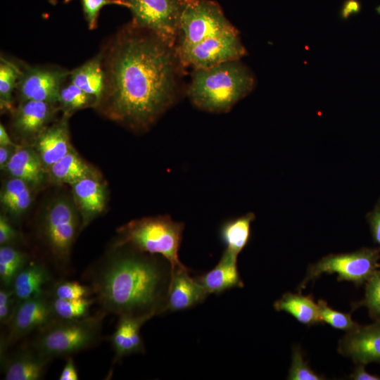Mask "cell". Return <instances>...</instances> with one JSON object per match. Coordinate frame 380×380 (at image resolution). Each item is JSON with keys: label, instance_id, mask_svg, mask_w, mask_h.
Wrapping results in <instances>:
<instances>
[{"label": "cell", "instance_id": "39", "mask_svg": "<svg viewBox=\"0 0 380 380\" xmlns=\"http://www.w3.org/2000/svg\"><path fill=\"white\" fill-rule=\"evenodd\" d=\"M371 232L374 241L379 245L380 250V198L374 210L367 215Z\"/></svg>", "mask_w": 380, "mask_h": 380}, {"label": "cell", "instance_id": "12", "mask_svg": "<svg viewBox=\"0 0 380 380\" xmlns=\"http://www.w3.org/2000/svg\"><path fill=\"white\" fill-rule=\"evenodd\" d=\"M70 71L55 66L24 65L16 87L19 103L39 101L58 103V96Z\"/></svg>", "mask_w": 380, "mask_h": 380}, {"label": "cell", "instance_id": "8", "mask_svg": "<svg viewBox=\"0 0 380 380\" xmlns=\"http://www.w3.org/2000/svg\"><path fill=\"white\" fill-rule=\"evenodd\" d=\"M380 250L363 248L355 251L327 255L308 267L305 277L298 289H303L311 280L324 273L338 275V281H351L357 285L367 281L379 269Z\"/></svg>", "mask_w": 380, "mask_h": 380}, {"label": "cell", "instance_id": "2", "mask_svg": "<svg viewBox=\"0 0 380 380\" xmlns=\"http://www.w3.org/2000/svg\"><path fill=\"white\" fill-rule=\"evenodd\" d=\"M85 277L106 313L152 318L166 312L172 267L160 255L113 246Z\"/></svg>", "mask_w": 380, "mask_h": 380}, {"label": "cell", "instance_id": "41", "mask_svg": "<svg viewBox=\"0 0 380 380\" xmlns=\"http://www.w3.org/2000/svg\"><path fill=\"white\" fill-rule=\"evenodd\" d=\"M350 379L353 380H380V376L368 373L365 369V365H357Z\"/></svg>", "mask_w": 380, "mask_h": 380}, {"label": "cell", "instance_id": "5", "mask_svg": "<svg viewBox=\"0 0 380 380\" xmlns=\"http://www.w3.org/2000/svg\"><path fill=\"white\" fill-rule=\"evenodd\" d=\"M106 314L101 310L80 319H57L37 331L28 344L49 360L71 356L99 343Z\"/></svg>", "mask_w": 380, "mask_h": 380}, {"label": "cell", "instance_id": "6", "mask_svg": "<svg viewBox=\"0 0 380 380\" xmlns=\"http://www.w3.org/2000/svg\"><path fill=\"white\" fill-rule=\"evenodd\" d=\"M79 211L73 199L58 196L46 206L40 219L38 232L56 270L69 272L71 251L82 230Z\"/></svg>", "mask_w": 380, "mask_h": 380}, {"label": "cell", "instance_id": "31", "mask_svg": "<svg viewBox=\"0 0 380 380\" xmlns=\"http://www.w3.org/2000/svg\"><path fill=\"white\" fill-rule=\"evenodd\" d=\"M51 297V305L58 319H76L89 315L94 300L89 297L79 299H61Z\"/></svg>", "mask_w": 380, "mask_h": 380}, {"label": "cell", "instance_id": "34", "mask_svg": "<svg viewBox=\"0 0 380 380\" xmlns=\"http://www.w3.org/2000/svg\"><path fill=\"white\" fill-rule=\"evenodd\" d=\"M289 380H322V376L315 373L305 361L299 346L293 348L291 364L287 376Z\"/></svg>", "mask_w": 380, "mask_h": 380}, {"label": "cell", "instance_id": "21", "mask_svg": "<svg viewBox=\"0 0 380 380\" xmlns=\"http://www.w3.org/2000/svg\"><path fill=\"white\" fill-rule=\"evenodd\" d=\"M10 177L21 179L31 186L46 177L42 161L31 144H18L4 170Z\"/></svg>", "mask_w": 380, "mask_h": 380}, {"label": "cell", "instance_id": "32", "mask_svg": "<svg viewBox=\"0 0 380 380\" xmlns=\"http://www.w3.org/2000/svg\"><path fill=\"white\" fill-rule=\"evenodd\" d=\"M317 303L322 322H325L333 328L347 332L353 331L360 326L352 319L350 314L335 310L323 300H319Z\"/></svg>", "mask_w": 380, "mask_h": 380}, {"label": "cell", "instance_id": "22", "mask_svg": "<svg viewBox=\"0 0 380 380\" xmlns=\"http://www.w3.org/2000/svg\"><path fill=\"white\" fill-rule=\"evenodd\" d=\"M51 281V273L46 265L30 261L15 277L11 289L19 303L47 292L45 287Z\"/></svg>", "mask_w": 380, "mask_h": 380}, {"label": "cell", "instance_id": "27", "mask_svg": "<svg viewBox=\"0 0 380 380\" xmlns=\"http://www.w3.org/2000/svg\"><path fill=\"white\" fill-rule=\"evenodd\" d=\"M30 186L25 181L12 177L3 184L0 194L1 204L13 217H20L30 206L32 202Z\"/></svg>", "mask_w": 380, "mask_h": 380}, {"label": "cell", "instance_id": "38", "mask_svg": "<svg viewBox=\"0 0 380 380\" xmlns=\"http://www.w3.org/2000/svg\"><path fill=\"white\" fill-rule=\"evenodd\" d=\"M18 234L8 218L5 215L0 216V245L13 246L17 241Z\"/></svg>", "mask_w": 380, "mask_h": 380}, {"label": "cell", "instance_id": "45", "mask_svg": "<svg viewBox=\"0 0 380 380\" xmlns=\"http://www.w3.org/2000/svg\"><path fill=\"white\" fill-rule=\"evenodd\" d=\"M49 1L52 4H56V0H49Z\"/></svg>", "mask_w": 380, "mask_h": 380}, {"label": "cell", "instance_id": "44", "mask_svg": "<svg viewBox=\"0 0 380 380\" xmlns=\"http://www.w3.org/2000/svg\"><path fill=\"white\" fill-rule=\"evenodd\" d=\"M0 145L6 146H17L18 144H15L4 126L0 124Z\"/></svg>", "mask_w": 380, "mask_h": 380}, {"label": "cell", "instance_id": "15", "mask_svg": "<svg viewBox=\"0 0 380 380\" xmlns=\"http://www.w3.org/2000/svg\"><path fill=\"white\" fill-rule=\"evenodd\" d=\"M70 118L63 114L59 120L47 127L31 144L46 172L73 148L68 127Z\"/></svg>", "mask_w": 380, "mask_h": 380}, {"label": "cell", "instance_id": "43", "mask_svg": "<svg viewBox=\"0 0 380 380\" xmlns=\"http://www.w3.org/2000/svg\"><path fill=\"white\" fill-rule=\"evenodd\" d=\"M360 5L355 0L348 1L342 11V15L344 18H348L350 14L358 12Z\"/></svg>", "mask_w": 380, "mask_h": 380}, {"label": "cell", "instance_id": "17", "mask_svg": "<svg viewBox=\"0 0 380 380\" xmlns=\"http://www.w3.org/2000/svg\"><path fill=\"white\" fill-rule=\"evenodd\" d=\"M208 295L196 279L189 275L186 266L176 267L172 272L166 312L189 309L202 303Z\"/></svg>", "mask_w": 380, "mask_h": 380}, {"label": "cell", "instance_id": "3", "mask_svg": "<svg viewBox=\"0 0 380 380\" xmlns=\"http://www.w3.org/2000/svg\"><path fill=\"white\" fill-rule=\"evenodd\" d=\"M252 71L240 60L194 70L186 93L198 109L214 113L229 111L254 89Z\"/></svg>", "mask_w": 380, "mask_h": 380}, {"label": "cell", "instance_id": "16", "mask_svg": "<svg viewBox=\"0 0 380 380\" xmlns=\"http://www.w3.org/2000/svg\"><path fill=\"white\" fill-rule=\"evenodd\" d=\"M70 186L82 229L104 211L107 202L106 185L96 175L84 177Z\"/></svg>", "mask_w": 380, "mask_h": 380}, {"label": "cell", "instance_id": "28", "mask_svg": "<svg viewBox=\"0 0 380 380\" xmlns=\"http://www.w3.org/2000/svg\"><path fill=\"white\" fill-rule=\"evenodd\" d=\"M66 82L61 87L58 96V104L63 114L71 116L80 110L96 108L98 101L94 96L84 92L70 80L68 82Z\"/></svg>", "mask_w": 380, "mask_h": 380}, {"label": "cell", "instance_id": "25", "mask_svg": "<svg viewBox=\"0 0 380 380\" xmlns=\"http://www.w3.org/2000/svg\"><path fill=\"white\" fill-rule=\"evenodd\" d=\"M277 311H284L299 322L311 326L322 322L318 303L310 296L286 293L273 305Z\"/></svg>", "mask_w": 380, "mask_h": 380}, {"label": "cell", "instance_id": "29", "mask_svg": "<svg viewBox=\"0 0 380 380\" xmlns=\"http://www.w3.org/2000/svg\"><path fill=\"white\" fill-rule=\"evenodd\" d=\"M21 68L13 62L1 57L0 60V108L3 113H12L13 105V93L16 89Z\"/></svg>", "mask_w": 380, "mask_h": 380}, {"label": "cell", "instance_id": "11", "mask_svg": "<svg viewBox=\"0 0 380 380\" xmlns=\"http://www.w3.org/2000/svg\"><path fill=\"white\" fill-rule=\"evenodd\" d=\"M49 292L18 303L1 341V355L9 347L34 331H38L57 320Z\"/></svg>", "mask_w": 380, "mask_h": 380}, {"label": "cell", "instance_id": "42", "mask_svg": "<svg viewBox=\"0 0 380 380\" xmlns=\"http://www.w3.org/2000/svg\"><path fill=\"white\" fill-rule=\"evenodd\" d=\"M16 146H6L0 145V167L4 170L11 158Z\"/></svg>", "mask_w": 380, "mask_h": 380}, {"label": "cell", "instance_id": "46", "mask_svg": "<svg viewBox=\"0 0 380 380\" xmlns=\"http://www.w3.org/2000/svg\"><path fill=\"white\" fill-rule=\"evenodd\" d=\"M70 1H72V0H64V2H65V3H68V2Z\"/></svg>", "mask_w": 380, "mask_h": 380}, {"label": "cell", "instance_id": "10", "mask_svg": "<svg viewBox=\"0 0 380 380\" xmlns=\"http://www.w3.org/2000/svg\"><path fill=\"white\" fill-rule=\"evenodd\" d=\"M182 67L205 69L240 60L247 51L237 30L210 37L184 49H175Z\"/></svg>", "mask_w": 380, "mask_h": 380}, {"label": "cell", "instance_id": "13", "mask_svg": "<svg viewBox=\"0 0 380 380\" xmlns=\"http://www.w3.org/2000/svg\"><path fill=\"white\" fill-rule=\"evenodd\" d=\"M58 104L28 100L20 102L12 112L11 127L23 144H32L53 120Z\"/></svg>", "mask_w": 380, "mask_h": 380}, {"label": "cell", "instance_id": "9", "mask_svg": "<svg viewBox=\"0 0 380 380\" xmlns=\"http://www.w3.org/2000/svg\"><path fill=\"white\" fill-rule=\"evenodd\" d=\"M132 15V24L154 33L175 48L184 0H125Z\"/></svg>", "mask_w": 380, "mask_h": 380}, {"label": "cell", "instance_id": "37", "mask_svg": "<svg viewBox=\"0 0 380 380\" xmlns=\"http://www.w3.org/2000/svg\"><path fill=\"white\" fill-rule=\"evenodd\" d=\"M18 302L11 287H2L0 290V322L8 324Z\"/></svg>", "mask_w": 380, "mask_h": 380}, {"label": "cell", "instance_id": "35", "mask_svg": "<svg viewBox=\"0 0 380 380\" xmlns=\"http://www.w3.org/2000/svg\"><path fill=\"white\" fill-rule=\"evenodd\" d=\"M93 293L90 286L77 281H62L56 283L49 293L51 296L61 299H79L89 297Z\"/></svg>", "mask_w": 380, "mask_h": 380}, {"label": "cell", "instance_id": "1", "mask_svg": "<svg viewBox=\"0 0 380 380\" xmlns=\"http://www.w3.org/2000/svg\"><path fill=\"white\" fill-rule=\"evenodd\" d=\"M100 52L105 88L96 109L133 131L148 130L176 99L182 65L175 48L130 23Z\"/></svg>", "mask_w": 380, "mask_h": 380}, {"label": "cell", "instance_id": "36", "mask_svg": "<svg viewBox=\"0 0 380 380\" xmlns=\"http://www.w3.org/2000/svg\"><path fill=\"white\" fill-rule=\"evenodd\" d=\"M84 15L89 30L97 27V21L101 9L106 6L116 4L127 7L125 0H82Z\"/></svg>", "mask_w": 380, "mask_h": 380}, {"label": "cell", "instance_id": "26", "mask_svg": "<svg viewBox=\"0 0 380 380\" xmlns=\"http://www.w3.org/2000/svg\"><path fill=\"white\" fill-rule=\"evenodd\" d=\"M255 218V214L250 212L221 225L220 237L226 246L225 251L238 257L250 241L251 223Z\"/></svg>", "mask_w": 380, "mask_h": 380}, {"label": "cell", "instance_id": "7", "mask_svg": "<svg viewBox=\"0 0 380 380\" xmlns=\"http://www.w3.org/2000/svg\"><path fill=\"white\" fill-rule=\"evenodd\" d=\"M236 30L217 3L184 0L175 49H186L210 37Z\"/></svg>", "mask_w": 380, "mask_h": 380}, {"label": "cell", "instance_id": "40", "mask_svg": "<svg viewBox=\"0 0 380 380\" xmlns=\"http://www.w3.org/2000/svg\"><path fill=\"white\" fill-rule=\"evenodd\" d=\"M60 380H77L78 373L71 356L66 357V362L58 378Z\"/></svg>", "mask_w": 380, "mask_h": 380}, {"label": "cell", "instance_id": "4", "mask_svg": "<svg viewBox=\"0 0 380 380\" xmlns=\"http://www.w3.org/2000/svg\"><path fill=\"white\" fill-rule=\"evenodd\" d=\"M184 223L173 220L168 215L133 220L117 229L118 237L113 246L127 244L169 261L172 272L184 267L179 259Z\"/></svg>", "mask_w": 380, "mask_h": 380}, {"label": "cell", "instance_id": "19", "mask_svg": "<svg viewBox=\"0 0 380 380\" xmlns=\"http://www.w3.org/2000/svg\"><path fill=\"white\" fill-rule=\"evenodd\" d=\"M150 319L146 316H119L115 329L110 337L114 350L115 362L127 355L145 353L140 329Z\"/></svg>", "mask_w": 380, "mask_h": 380}, {"label": "cell", "instance_id": "33", "mask_svg": "<svg viewBox=\"0 0 380 380\" xmlns=\"http://www.w3.org/2000/svg\"><path fill=\"white\" fill-rule=\"evenodd\" d=\"M356 305L365 306L372 318L380 320V270L367 281L365 298Z\"/></svg>", "mask_w": 380, "mask_h": 380}, {"label": "cell", "instance_id": "14", "mask_svg": "<svg viewBox=\"0 0 380 380\" xmlns=\"http://www.w3.org/2000/svg\"><path fill=\"white\" fill-rule=\"evenodd\" d=\"M338 351L357 365L380 363V320L347 332L338 342Z\"/></svg>", "mask_w": 380, "mask_h": 380}, {"label": "cell", "instance_id": "24", "mask_svg": "<svg viewBox=\"0 0 380 380\" xmlns=\"http://www.w3.org/2000/svg\"><path fill=\"white\" fill-rule=\"evenodd\" d=\"M69 80L84 92L94 96L99 104L105 88V72L101 52L70 70Z\"/></svg>", "mask_w": 380, "mask_h": 380}, {"label": "cell", "instance_id": "18", "mask_svg": "<svg viewBox=\"0 0 380 380\" xmlns=\"http://www.w3.org/2000/svg\"><path fill=\"white\" fill-rule=\"evenodd\" d=\"M50 361L28 343L9 355H1L4 379L6 380L40 379Z\"/></svg>", "mask_w": 380, "mask_h": 380}, {"label": "cell", "instance_id": "23", "mask_svg": "<svg viewBox=\"0 0 380 380\" xmlns=\"http://www.w3.org/2000/svg\"><path fill=\"white\" fill-rule=\"evenodd\" d=\"M99 175L96 170L72 148L46 171V178L53 184L69 185L90 176Z\"/></svg>", "mask_w": 380, "mask_h": 380}, {"label": "cell", "instance_id": "30", "mask_svg": "<svg viewBox=\"0 0 380 380\" xmlns=\"http://www.w3.org/2000/svg\"><path fill=\"white\" fill-rule=\"evenodd\" d=\"M30 262L27 255L13 246L0 247V280L2 287H11L20 270Z\"/></svg>", "mask_w": 380, "mask_h": 380}, {"label": "cell", "instance_id": "20", "mask_svg": "<svg viewBox=\"0 0 380 380\" xmlns=\"http://www.w3.org/2000/svg\"><path fill=\"white\" fill-rule=\"evenodd\" d=\"M236 262L237 257L224 250L214 268L195 278L208 294L217 295L233 288H242L244 285Z\"/></svg>", "mask_w": 380, "mask_h": 380}]
</instances>
